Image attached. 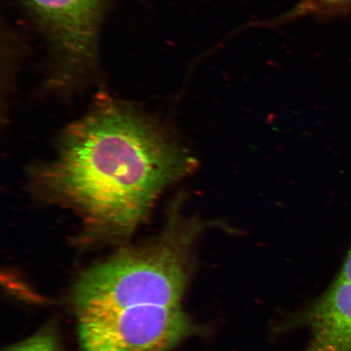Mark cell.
I'll list each match as a JSON object with an SVG mask.
<instances>
[{
	"label": "cell",
	"instance_id": "cell-1",
	"mask_svg": "<svg viewBox=\"0 0 351 351\" xmlns=\"http://www.w3.org/2000/svg\"><path fill=\"white\" fill-rule=\"evenodd\" d=\"M196 166L169 130L124 105L104 103L64 131L56 160L34 180L42 195L80 215L83 243H119L165 189Z\"/></svg>",
	"mask_w": 351,
	"mask_h": 351
},
{
	"label": "cell",
	"instance_id": "cell-2",
	"mask_svg": "<svg viewBox=\"0 0 351 351\" xmlns=\"http://www.w3.org/2000/svg\"><path fill=\"white\" fill-rule=\"evenodd\" d=\"M183 197L174 201L161 234L139 247L122 250L83 273L72 302L88 311L156 305H181L194 269L195 248L214 223L183 214Z\"/></svg>",
	"mask_w": 351,
	"mask_h": 351
},
{
	"label": "cell",
	"instance_id": "cell-3",
	"mask_svg": "<svg viewBox=\"0 0 351 351\" xmlns=\"http://www.w3.org/2000/svg\"><path fill=\"white\" fill-rule=\"evenodd\" d=\"M201 331L181 305H144L78 315L81 351H170Z\"/></svg>",
	"mask_w": 351,
	"mask_h": 351
},
{
	"label": "cell",
	"instance_id": "cell-4",
	"mask_svg": "<svg viewBox=\"0 0 351 351\" xmlns=\"http://www.w3.org/2000/svg\"><path fill=\"white\" fill-rule=\"evenodd\" d=\"M102 0H28L61 50L72 60L90 56Z\"/></svg>",
	"mask_w": 351,
	"mask_h": 351
},
{
	"label": "cell",
	"instance_id": "cell-5",
	"mask_svg": "<svg viewBox=\"0 0 351 351\" xmlns=\"http://www.w3.org/2000/svg\"><path fill=\"white\" fill-rule=\"evenodd\" d=\"M302 319L311 333L305 351H351V283L337 280Z\"/></svg>",
	"mask_w": 351,
	"mask_h": 351
},
{
	"label": "cell",
	"instance_id": "cell-6",
	"mask_svg": "<svg viewBox=\"0 0 351 351\" xmlns=\"http://www.w3.org/2000/svg\"><path fill=\"white\" fill-rule=\"evenodd\" d=\"M6 351H59V348L55 332L45 328Z\"/></svg>",
	"mask_w": 351,
	"mask_h": 351
},
{
	"label": "cell",
	"instance_id": "cell-7",
	"mask_svg": "<svg viewBox=\"0 0 351 351\" xmlns=\"http://www.w3.org/2000/svg\"><path fill=\"white\" fill-rule=\"evenodd\" d=\"M337 280L339 282H346L351 283V248L346 256L343 266L340 271V275Z\"/></svg>",
	"mask_w": 351,
	"mask_h": 351
},
{
	"label": "cell",
	"instance_id": "cell-8",
	"mask_svg": "<svg viewBox=\"0 0 351 351\" xmlns=\"http://www.w3.org/2000/svg\"><path fill=\"white\" fill-rule=\"evenodd\" d=\"M323 2L327 3H344L346 1H348V0H322Z\"/></svg>",
	"mask_w": 351,
	"mask_h": 351
}]
</instances>
